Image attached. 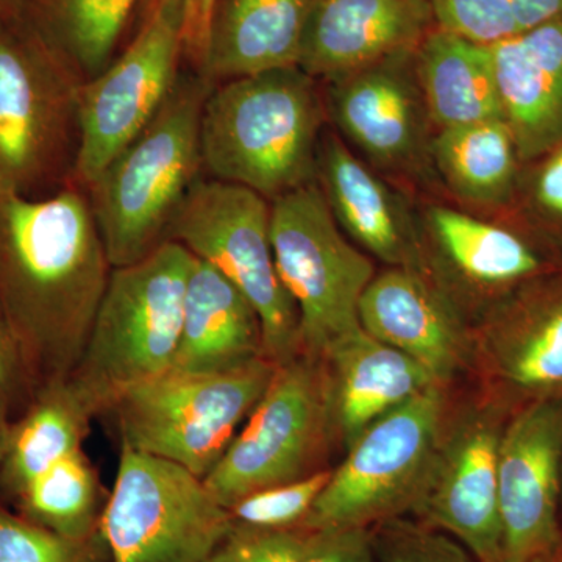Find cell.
Returning a JSON list of instances; mask_svg holds the SVG:
<instances>
[{"instance_id":"obj_15","label":"cell","mask_w":562,"mask_h":562,"mask_svg":"<svg viewBox=\"0 0 562 562\" xmlns=\"http://www.w3.org/2000/svg\"><path fill=\"white\" fill-rule=\"evenodd\" d=\"M325 83L328 117L369 166L405 173L417 172L431 161L435 125L417 76L416 50L392 55Z\"/></svg>"},{"instance_id":"obj_28","label":"cell","mask_w":562,"mask_h":562,"mask_svg":"<svg viewBox=\"0 0 562 562\" xmlns=\"http://www.w3.org/2000/svg\"><path fill=\"white\" fill-rule=\"evenodd\" d=\"M139 0H22L25 13L81 80L114 60Z\"/></svg>"},{"instance_id":"obj_13","label":"cell","mask_w":562,"mask_h":562,"mask_svg":"<svg viewBox=\"0 0 562 562\" xmlns=\"http://www.w3.org/2000/svg\"><path fill=\"white\" fill-rule=\"evenodd\" d=\"M513 409L484 394L446 425L413 514L452 535L479 562H503L498 450Z\"/></svg>"},{"instance_id":"obj_18","label":"cell","mask_w":562,"mask_h":562,"mask_svg":"<svg viewBox=\"0 0 562 562\" xmlns=\"http://www.w3.org/2000/svg\"><path fill=\"white\" fill-rule=\"evenodd\" d=\"M316 181L339 228L358 246L390 268L436 276L424 231L408 202L338 133H322Z\"/></svg>"},{"instance_id":"obj_32","label":"cell","mask_w":562,"mask_h":562,"mask_svg":"<svg viewBox=\"0 0 562 562\" xmlns=\"http://www.w3.org/2000/svg\"><path fill=\"white\" fill-rule=\"evenodd\" d=\"M0 562H111L101 531L87 539L55 535L0 505Z\"/></svg>"},{"instance_id":"obj_7","label":"cell","mask_w":562,"mask_h":562,"mask_svg":"<svg viewBox=\"0 0 562 562\" xmlns=\"http://www.w3.org/2000/svg\"><path fill=\"white\" fill-rule=\"evenodd\" d=\"M336 441L330 369L324 358L301 353L276 366L260 402L203 482L227 509L254 492L328 469Z\"/></svg>"},{"instance_id":"obj_26","label":"cell","mask_w":562,"mask_h":562,"mask_svg":"<svg viewBox=\"0 0 562 562\" xmlns=\"http://www.w3.org/2000/svg\"><path fill=\"white\" fill-rule=\"evenodd\" d=\"M94 416L66 382L49 384L11 420L0 453V492L9 501L52 465L83 449Z\"/></svg>"},{"instance_id":"obj_25","label":"cell","mask_w":562,"mask_h":562,"mask_svg":"<svg viewBox=\"0 0 562 562\" xmlns=\"http://www.w3.org/2000/svg\"><path fill=\"white\" fill-rule=\"evenodd\" d=\"M417 76L438 131L503 120L490 47L435 29L416 50Z\"/></svg>"},{"instance_id":"obj_14","label":"cell","mask_w":562,"mask_h":562,"mask_svg":"<svg viewBox=\"0 0 562 562\" xmlns=\"http://www.w3.org/2000/svg\"><path fill=\"white\" fill-rule=\"evenodd\" d=\"M472 347L486 394L513 412L562 402V269L491 305L472 330Z\"/></svg>"},{"instance_id":"obj_37","label":"cell","mask_w":562,"mask_h":562,"mask_svg":"<svg viewBox=\"0 0 562 562\" xmlns=\"http://www.w3.org/2000/svg\"><path fill=\"white\" fill-rule=\"evenodd\" d=\"M179 10L184 60L190 69L202 74L205 68L211 21L217 0H168Z\"/></svg>"},{"instance_id":"obj_23","label":"cell","mask_w":562,"mask_h":562,"mask_svg":"<svg viewBox=\"0 0 562 562\" xmlns=\"http://www.w3.org/2000/svg\"><path fill=\"white\" fill-rule=\"evenodd\" d=\"M324 360L330 369L336 425L346 450L373 422L439 384L419 362L362 328L336 344Z\"/></svg>"},{"instance_id":"obj_40","label":"cell","mask_w":562,"mask_h":562,"mask_svg":"<svg viewBox=\"0 0 562 562\" xmlns=\"http://www.w3.org/2000/svg\"><path fill=\"white\" fill-rule=\"evenodd\" d=\"M530 562H562V546L558 547V549L552 550V552L541 554V557L535 558V560Z\"/></svg>"},{"instance_id":"obj_5","label":"cell","mask_w":562,"mask_h":562,"mask_svg":"<svg viewBox=\"0 0 562 562\" xmlns=\"http://www.w3.org/2000/svg\"><path fill=\"white\" fill-rule=\"evenodd\" d=\"M194 255L161 244L143 260L113 268L90 335L68 383L94 416L136 384L171 371Z\"/></svg>"},{"instance_id":"obj_21","label":"cell","mask_w":562,"mask_h":562,"mask_svg":"<svg viewBox=\"0 0 562 562\" xmlns=\"http://www.w3.org/2000/svg\"><path fill=\"white\" fill-rule=\"evenodd\" d=\"M422 231L427 249L458 279L494 299L492 305L524 284L562 269L560 258L525 228L476 220L450 206H430Z\"/></svg>"},{"instance_id":"obj_22","label":"cell","mask_w":562,"mask_h":562,"mask_svg":"<svg viewBox=\"0 0 562 562\" xmlns=\"http://www.w3.org/2000/svg\"><path fill=\"white\" fill-rule=\"evenodd\" d=\"M261 357V322L249 299L216 268L194 257L172 371L225 372Z\"/></svg>"},{"instance_id":"obj_41","label":"cell","mask_w":562,"mask_h":562,"mask_svg":"<svg viewBox=\"0 0 562 562\" xmlns=\"http://www.w3.org/2000/svg\"><path fill=\"white\" fill-rule=\"evenodd\" d=\"M16 0H0V10L9 9Z\"/></svg>"},{"instance_id":"obj_31","label":"cell","mask_w":562,"mask_h":562,"mask_svg":"<svg viewBox=\"0 0 562 562\" xmlns=\"http://www.w3.org/2000/svg\"><path fill=\"white\" fill-rule=\"evenodd\" d=\"M513 206L525 231L562 261V139L522 165Z\"/></svg>"},{"instance_id":"obj_35","label":"cell","mask_w":562,"mask_h":562,"mask_svg":"<svg viewBox=\"0 0 562 562\" xmlns=\"http://www.w3.org/2000/svg\"><path fill=\"white\" fill-rule=\"evenodd\" d=\"M312 532L302 527L268 530L233 524L203 562H302Z\"/></svg>"},{"instance_id":"obj_16","label":"cell","mask_w":562,"mask_h":562,"mask_svg":"<svg viewBox=\"0 0 562 562\" xmlns=\"http://www.w3.org/2000/svg\"><path fill=\"white\" fill-rule=\"evenodd\" d=\"M562 402L514 409L498 450L503 562H530L562 546Z\"/></svg>"},{"instance_id":"obj_34","label":"cell","mask_w":562,"mask_h":562,"mask_svg":"<svg viewBox=\"0 0 562 562\" xmlns=\"http://www.w3.org/2000/svg\"><path fill=\"white\" fill-rule=\"evenodd\" d=\"M379 562H479L457 539L405 517L371 528Z\"/></svg>"},{"instance_id":"obj_3","label":"cell","mask_w":562,"mask_h":562,"mask_svg":"<svg viewBox=\"0 0 562 562\" xmlns=\"http://www.w3.org/2000/svg\"><path fill=\"white\" fill-rule=\"evenodd\" d=\"M213 87L195 70L181 72L157 116L85 190L113 268L169 241L180 206L202 179L201 120Z\"/></svg>"},{"instance_id":"obj_33","label":"cell","mask_w":562,"mask_h":562,"mask_svg":"<svg viewBox=\"0 0 562 562\" xmlns=\"http://www.w3.org/2000/svg\"><path fill=\"white\" fill-rule=\"evenodd\" d=\"M330 475L331 469H324L306 479L246 495L227 508L232 522L268 530L301 527Z\"/></svg>"},{"instance_id":"obj_19","label":"cell","mask_w":562,"mask_h":562,"mask_svg":"<svg viewBox=\"0 0 562 562\" xmlns=\"http://www.w3.org/2000/svg\"><path fill=\"white\" fill-rule=\"evenodd\" d=\"M436 27L428 0H310L297 66L330 81L402 52Z\"/></svg>"},{"instance_id":"obj_38","label":"cell","mask_w":562,"mask_h":562,"mask_svg":"<svg viewBox=\"0 0 562 562\" xmlns=\"http://www.w3.org/2000/svg\"><path fill=\"white\" fill-rule=\"evenodd\" d=\"M27 373L22 368L16 351L11 346L10 339L0 328V402L5 406L7 412L22 413L35 398Z\"/></svg>"},{"instance_id":"obj_17","label":"cell","mask_w":562,"mask_h":562,"mask_svg":"<svg viewBox=\"0 0 562 562\" xmlns=\"http://www.w3.org/2000/svg\"><path fill=\"white\" fill-rule=\"evenodd\" d=\"M362 330L408 355L449 386L472 366V330L449 290L432 273L390 268L362 292Z\"/></svg>"},{"instance_id":"obj_12","label":"cell","mask_w":562,"mask_h":562,"mask_svg":"<svg viewBox=\"0 0 562 562\" xmlns=\"http://www.w3.org/2000/svg\"><path fill=\"white\" fill-rule=\"evenodd\" d=\"M181 60L179 10L168 0H147L143 25L124 54L81 85L72 184L87 190L150 124L180 79Z\"/></svg>"},{"instance_id":"obj_30","label":"cell","mask_w":562,"mask_h":562,"mask_svg":"<svg viewBox=\"0 0 562 562\" xmlns=\"http://www.w3.org/2000/svg\"><path fill=\"white\" fill-rule=\"evenodd\" d=\"M436 25L491 46L562 14V0H428Z\"/></svg>"},{"instance_id":"obj_39","label":"cell","mask_w":562,"mask_h":562,"mask_svg":"<svg viewBox=\"0 0 562 562\" xmlns=\"http://www.w3.org/2000/svg\"><path fill=\"white\" fill-rule=\"evenodd\" d=\"M11 425L10 414L7 412L5 406L0 402V453H2L3 446H5L7 435H9Z\"/></svg>"},{"instance_id":"obj_2","label":"cell","mask_w":562,"mask_h":562,"mask_svg":"<svg viewBox=\"0 0 562 562\" xmlns=\"http://www.w3.org/2000/svg\"><path fill=\"white\" fill-rule=\"evenodd\" d=\"M325 114L317 80L299 66L221 81L202 111L203 171L269 202L314 183Z\"/></svg>"},{"instance_id":"obj_27","label":"cell","mask_w":562,"mask_h":562,"mask_svg":"<svg viewBox=\"0 0 562 562\" xmlns=\"http://www.w3.org/2000/svg\"><path fill=\"white\" fill-rule=\"evenodd\" d=\"M431 161L460 201L482 209H512L522 162L505 120L438 131Z\"/></svg>"},{"instance_id":"obj_36","label":"cell","mask_w":562,"mask_h":562,"mask_svg":"<svg viewBox=\"0 0 562 562\" xmlns=\"http://www.w3.org/2000/svg\"><path fill=\"white\" fill-rule=\"evenodd\" d=\"M302 562H376L371 528L313 531Z\"/></svg>"},{"instance_id":"obj_8","label":"cell","mask_w":562,"mask_h":562,"mask_svg":"<svg viewBox=\"0 0 562 562\" xmlns=\"http://www.w3.org/2000/svg\"><path fill=\"white\" fill-rule=\"evenodd\" d=\"M447 386L435 384L358 436L314 502L302 528H372L413 513L449 416Z\"/></svg>"},{"instance_id":"obj_4","label":"cell","mask_w":562,"mask_h":562,"mask_svg":"<svg viewBox=\"0 0 562 562\" xmlns=\"http://www.w3.org/2000/svg\"><path fill=\"white\" fill-rule=\"evenodd\" d=\"M81 85L22 0L0 10V192L43 199L72 184Z\"/></svg>"},{"instance_id":"obj_20","label":"cell","mask_w":562,"mask_h":562,"mask_svg":"<svg viewBox=\"0 0 562 562\" xmlns=\"http://www.w3.org/2000/svg\"><path fill=\"white\" fill-rule=\"evenodd\" d=\"M487 47L503 120L525 165L562 139V14Z\"/></svg>"},{"instance_id":"obj_1","label":"cell","mask_w":562,"mask_h":562,"mask_svg":"<svg viewBox=\"0 0 562 562\" xmlns=\"http://www.w3.org/2000/svg\"><path fill=\"white\" fill-rule=\"evenodd\" d=\"M111 271L87 191L0 192V328L36 394L76 369Z\"/></svg>"},{"instance_id":"obj_9","label":"cell","mask_w":562,"mask_h":562,"mask_svg":"<svg viewBox=\"0 0 562 562\" xmlns=\"http://www.w3.org/2000/svg\"><path fill=\"white\" fill-rule=\"evenodd\" d=\"M169 241L209 262L249 299L273 364L302 353L299 312L273 258L271 202L249 188L202 177L180 206Z\"/></svg>"},{"instance_id":"obj_11","label":"cell","mask_w":562,"mask_h":562,"mask_svg":"<svg viewBox=\"0 0 562 562\" xmlns=\"http://www.w3.org/2000/svg\"><path fill=\"white\" fill-rule=\"evenodd\" d=\"M232 517L198 475L176 462L121 449L101 531L111 562H203Z\"/></svg>"},{"instance_id":"obj_24","label":"cell","mask_w":562,"mask_h":562,"mask_svg":"<svg viewBox=\"0 0 562 562\" xmlns=\"http://www.w3.org/2000/svg\"><path fill=\"white\" fill-rule=\"evenodd\" d=\"M310 0H217L201 76L216 85L297 66Z\"/></svg>"},{"instance_id":"obj_29","label":"cell","mask_w":562,"mask_h":562,"mask_svg":"<svg viewBox=\"0 0 562 562\" xmlns=\"http://www.w3.org/2000/svg\"><path fill=\"white\" fill-rule=\"evenodd\" d=\"M10 502L18 516L36 527L87 539L99 532L106 498L101 476L81 449L52 465Z\"/></svg>"},{"instance_id":"obj_10","label":"cell","mask_w":562,"mask_h":562,"mask_svg":"<svg viewBox=\"0 0 562 562\" xmlns=\"http://www.w3.org/2000/svg\"><path fill=\"white\" fill-rule=\"evenodd\" d=\"M271 241L299 312L302 353L325 358L360 330L358 306L375 266L344 236L317 181L271 202Z\"/></svg>"},{"instance_id":"obj_6","label":"cell","mask_w":562,"mask_h":562,"mask_svg":"<svg viewBox=\"0 0 562 562\" xmlns=\"http://www.w3.org/2000/svg\"><path fill=\"white\" fill-rule=\"evenodd\" d=\"M269 358L216 373L168 371L122 392L106 413L121 449L176 462L205 480L271 383Z\"/></svg>"}]
</instances>
